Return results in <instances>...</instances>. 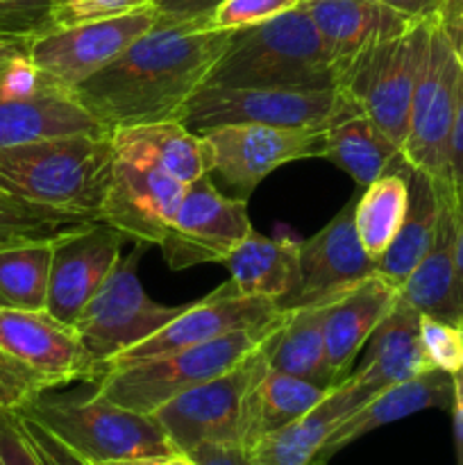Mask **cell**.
I'll return each mask as SVG.
<instances>
[{
    "instance_id": "cell-5",
    "label": "cell",
    "mask_w": 463,
    "mask_h": 465,
    "mask_svg": "<svg viewBox=\"0 0 463 465\" xmlns=\"http://www.w3.org/2000/svg\"><path fill=\"white\" fill-rule=\"evenodd\" d=\"M73 381L98 384L75 327L45 309L0 312V407L18 409Z\"/></svg>"
},
{
    "instance_id": "cell-40",
    "label": "cell",
    "mask_w": 463,
    "mask_h": 465,
    "mask_svg": "<svg viewBox=\"0 0 463 465\" xmlns=\"http://www.w3.org/2000/svg\"><path fill=\"white\" fill-rule=\"evenodd\" d=\"M225 0H153L150 7L157 14V21L184 23L198 18H212Z\"/></svg>"
},
{
    "instance_id": "cell-23",
    "label": "cell",
    "mask_w": 463,
    "mask_h": 465,
    "mask_svg": "<svg viewBox=\"0 0 463 465\" xmlns=\"http://www.w3.org/2000/svg\"><path fill=\"white\" fill-rule=\"evenodd\" d=\"M452 400L454 377L449 372L438 371V368L425 372V375L411 377V380L389 386L336 427L316 461H330L336 452L348 448L354 440L363 439L366 434L390 425V422L413 416L418 411L452 409Z\"/></svg>"
},
{
    "instance_id": "cell-20",
    "label": "cell",
    "mask_w": 463,
    "mask_h": 465,
    "mask_svg": "<svg viewBox=\"0 0 463 465\" xmlns=\"http://www.w3.org/2000/svg\"><path fill=\"white\" fill-rule=\"evenodd\" d=\"M440 213L434 241L404 282L399 298L422 316L463 325V275L457 257V195L449 182H438Z\"/></svg>"
},
{
    "instance_id": "cell-15",
    "label": "cell",
    "mask_w": 463,
    "mask_h": 465,
    "mask_svg": "<svg viewBox=\"0 0 463 465\" xmlns=\"http://www.w3.org/2000/svg\"><path fill=\"white\" fill-rule=\"evenodd\" d=\"M252 232L248 200L225 198L209 175L186 184L171 230L159 243L172 271L222 263V259Z\"/></svg>"
},
{
    "instance_id": "cell-32",
    "label": "cell",
    "mask_w": 463,
    "mask_h": 465,
    "mask_svg": "<svg viewBox=\"0 0 463 465\" xmlns=\"http://www.w3.org/2000/svg\"><path fill=\"white\" fill-rule=\"evenodd\" d=\"M399 157V154H398ZM393 159L389 171L366 186L357 200L354 209V225L361 245L370 257L379 259L399 232L409 204V186L402 171Z\"/></svg>"
},
{
    "instance_id": "cell-18",
    "label": "cell",
    "mask_w": 463,
    "mask_h": 465,
    "mask_svg": "<svg viewBox=\"0 0 463 465\" xmlns=\"http://www.w3.org/2000/svg\"><path fill=\"white\" fill-rule=\"evenodd\" d=\"M123 241L125 236L104 221L59 232L53 239L45 312L75 327L80 313L121 262Z\"/></svg>"
},
{
    "instance_id": "cell-26",
    "label": "cell",
    "mask_w": 463,
    "mask_h": 465,
    "mask_svg": "<svg viewBox=\"0 0 463 465\" xmlns=\"http://www.w3.org/2000/svg\"><path fill=\"white\" fill-rule=\"evenodd\" d=\"M113 154L153 163L182 184L212 173V157L202 134L191 132L180 121H159L121 127L112 132Z\"/></svg>"
},
{
    "instance_id": "cell-46",
    "label": "cell",
    "mask_w": 463,
    "mask_h": 465,
    "mask_svg": "<svg viewBox=\"0 0 463 465\" xmlns=\"http://www.w3.org/2000/svg\"><path fill=\"white\" fill-rule=\"evenodd\" d=\"M454 400H452V420H454V450H457V465H463V368L454 372Z\"/></svg>"
},
{
    "instance_id": "cell-43",
    "label": "cell",
    "mask_w": 463,
    "mask_h": 465,
    "mask_svg": "<svg viewBox=\"0 0 463 465\" xmlns=\"http://www.w3.org/2000/svg\"><path fill=\"white\" fill-rule=\"evenodd\" d=\"M449 182L454 189L463 186V68L458 80V103L454 116L452 134H449Z\"/></svg>"
},
{
    "instance_id": "cell-2",
    "label": "cell",
    "mask_w": 463,
    "mask_h": 465,
    "mask_svg": "<svg viewBox=\"0 0 463 465\" xmlns=\"http://www.w3.org/2000/svg\"><path fill=\"white\" fill-rule=\"evenodd\" d=\"M112 134H73L0 150V193L71 225L100 221Z\"/></svg>"
},
{
    "instance_id": "cell-45",
    "label": "cell",
    "mask_w": 463,
    "mask_h": 465,
    "mask_svg": "<svg viewBox=\"0 0 463 465\" xmlns=\"http://www.w3.org/2000/svg\"><path fill=\"white\" fill-rule=\"evenodd\" d=\"M377 3L407 14L409 18H416V21H429V18H436L443 0H377Z\"/></svg>"
},
{
    "instance_id": "cell-12",
    "label": "cell",
    "mask_w": 463,
    "mask_h": 465,
    "mask_svg": "<svg viewBox=\"0 0 463 465\" xmlns=\"http://www.w3.org/2000/svg\"><path fill=\"white\" fill-rule=\"evenodd\" d=\"M157 23L153 7L103 21L53 27L30 41V64L57 89L73 91L130 48Z\"/></svg>"
},
{
    "instance_id": "cell-3",
    "label": "cell",
    "mask_w": 463,
    "mask_h": 465,
    "mask_svg": "<svg viewBox=\"0 0 463 465\" xmlns=\"http://www.w3.org/2000/svg\"><path fill=\"white\" fill-rule=\"evenodd\" d=\"M207 86L254 89H336L339 71L307 9L300 7L232 30L225 53L209 71Z\"/></svg>"
},
{
    "instance_id": "cell-38",
    "label": "cell",
    "mask_w": 463,
    "mask_h": 465,
    "mask_svg": "<svg viewBox=\"0 0 463 465\" xmlns=\"http://www.w3.org/2000/svg\"><path fill=\"white\" fill-rule=\"evenodd\" d=\"M53 30L50 0H0V36L34 39Z\"/></svg>"
},
{
    "instance_id": "cell-47",
    "label": "cell",
    "mask_w": 463,
    "mask_h": 465,
    "mask_svg": "<svg viewBox=\"0 0 463 465\" xmlns=\"http://www.w3.org/2000/svg\"><path fill=\"white\" fill-rule=\"evenodd\" d=\"M454 195H457V257L463 275V186L454 189Z\"/></svg>"
},
{
    "instance_id": "cell-10",
    "label": "cell",
    "mask_w": 463,
    "mask_h": 465,
    "mask_svg": "<svg viewBox=\"0 0 463 465\" xmlns=\"http://www.w3.org/2000/svg\"><path fill=\"white\" fill-rule=\"evenodd\" d=\"M266 368L263 341L234 368L168 400L150 416L162 425L172 448L182 454L204 443H241L245 395Z\"/></svg>"
},
{
    "instance_id": "cell-34",
    "label": "cell",
    "mask_w": 463,
    "mask_h": 465,
    "mask_svg": "<svg viewBox=\"0 0 463 465\" xmlns=\"http://www.w3.org/2000/svg\"><path fill=\"white\" fill-rule=\"evenodd\" d=\"M71 223L14 200H0V248L54 239Z\"/></svg>"
},
{
    "instance_id": "cell-42",
    "label": "cell",
    "mask_w": 463,
    "mask_h": 465,
    "mask_svg": "<svg viewBox=\"0 0 463 465\" xmlns=\"http://www.w3.org/2000/svg\"><path fill=\"white\" fill-rule=\"evenodd\" d=\"M436 23L443 30L458 66L463 68V0H443L436 14Z\"/></svg>"
},
{
    "instance_id": "cell-16",
    "label": "cell",
    "mask_w": 463,
    "mask_h": 465,
    "mask_svg": "<svg viewBox=\"0 0 463 465\" xmlns=\"http://www.w3.org/2000/svg\"><path fill=\"white\" fill-rule=\"evenodd\" d=\"M202 139L212 157V173L245 200L284 163L325 157V132L313 130L221 125L202 132Z\"/></svg>"
},
{
    "instance_id": "cell-35",
    "label": "cell",
    "mask_w": 463,
    "mask_h": 465,
    "mask_svg": "<svg viewBox=\"0 0 463 465\" xmlns=\"http://www.w3.org/2000/svg\"><path fill=\"white\" fill-rule=\"evenodd\" d=\"M150 3L153 0H50V21L53 27H71L139 12Z\"/></svg>"
},
{
    "instance_id": "cell-39",
    "label": "cell",
    "mask_w": 463,
    "mask_h": 465,
    "mask_svg": "<svg viewBox=\"0 0 463 465\" xmlns=\"http://www.w3.org/2000/svg\"><path fill=\"white\" fill-rule=\"evenodd\" d=\"M0 463L3 465H48L32 445L21 416L14 409L0 407Z\"/></svg>"
},
{
    "instance_id": "cell-13",
    "label": "cell",
    "mask_w": 463,
    "mask_h": 465,
    "mask_svg": "<svg viewBox=\"0 0 463 465\" xmlns=\"http://www.w3.org/2000/svg\"><path fill=\"white\" fill-rule=\"evenodd\" d=\"M286 318H289V313L280 312L275 300L241 295L230 280L218 286L207 298L189 304L180 316L172 318L157 334L136 343L127 352L118 354L107 366V372L116 371V368L134 366L145 359L162 357V354L175 352V350L209 343V341L232 334V331L272 330V327H280Z\"/></svg>"
},
{
    "instance_id": "cell-36",
    "label": "cell",
    "mask_w": 463,
    "mask_h": 465,
    "mask_svg": "<svg viewBox=\"0 0 463 465\" xmlns=\"http://www.w3.org/2000/svg\"><path fill=\"white\" fill-rule=\"evenodd\" d=\"M304 0H225L209 18L213 30H241L272 21L291 9L300 7Z\"/></svg>"
},
{
    "instance_id": "cell-24",
    "label": "cell",
    "mask_w": 463,
    "mask_h": 465,
    "mask_svg": "<svg viewBox=\"0 0 463 465\" xmlns=\"http://www.w3.org/2000/svg\"><path fill=\"white\" fill-rule=\"evenodd\" d=\"M422 313L399 298L368 339L361 366L350 377L372 393L434 371L420 334Z\"/></svg>"
},
{
    "instance_id": "cell-27",
    "label": "cell",
    "mask_w": 463,
    "mask_h": 465,
    "mask_svg": "<svg viewBox=\"0 0 463 465\" xmlns=\"http://www.w3.org/2000/svg\"><path fill=\"white\" fill-rule=\"evenodd\" d=\"M398 166L402 171L404 180H407L409 204L402 227L395 234V239L390 241L386 252L377 259V275H381L389 284L402 291L404 282L409 280L413 268L425 257L431 241H434L440 200L436 180H431L427 173L409 166L402 157H398Z\"/></svg>"
},
{
    "instance_id": "cell-25",
    "label": "cell",
    "mask_w": 463,
    "mask_h": 465,
    "mask_svg": "<svg viewBox=\"0 0 463 465\" xmlns=\"http://www.w3.org/2000/svg\"><path fill=\"white\" fill-rule=\"evenodd\" d=\"M398 300L399 291L375 272L327 304L325 345L339 384L348 380L359 350L368 343L372 331L389 316Z\"/></svg>"
},
{
    "instance_id": "cell-9",
    "label": "cell",
    "mask_w": 463,
    "mask_h": 465,
    "mask_svg": "<svg viewBox=\"0 0 463 465\" xmlns=\"http://www.w3.org/2000/svg\"><path fill=\"white\" fill-rule=\"evenodd\" d=\"M431 21L434 18L416 23L398 39L366 50L340 80V89L399 150L409 132L413 94L425 64Z\"/></svg>"
},
{
    "instance_id": "cell-21",
    "label": "cell",
    "mask_w": 463,
    "mask_h": 465,
    "mask_svg": "<svg viewBox=\"0 0 463 465\" xmlns=\"http://www.w3.org/2000/svg\"><path fill=\"white\" fill-rule=\"evenodd\" d=\"M302 7L334 59L339 86L345 71L366 50L398 39L420 23L377 0H304Z\"/></svg>"
},
{
    "instance_id": "cell-44",
    "label": "cell",
    "mask_w": 463,
    "mask_h": 465,
    "mask_svg": "<svg viewBox=\"0 0 463 465\" xmlns=\"http://www.w3.org/2000/svg\"><path fill=\"white\" fill-rule=\"evenodd\" d=\"M32 39H14V36H0V82L16 71L23 62L30 59Z\"/></svg>"
},
{
    "instance_id": "cell-52",
    "label": "cell",
    "mask_w": 463,
    "mask_h": 465,
    "mask_svg": "<svg viewBox=\"0 0 463 465\" xmlns=\"http://www.w3.org/2000/svg\"><path fill=\"white\" fill-rule=\"evenodd\" d=\"M0 465H3V463H0Z\"/></svg>"
},
{
    "instance_id": "cell-19",
    "label": "cell",
    "mask_w": 463,
    "mask_h": 465,
    "mask_svg": "<svg viewBox=\"0 0 463 465\" xmlns=\"http://www.w3.org/2000/svg\"><path fill=\"white\" fill-rule=\"evenodd\" d=\"M186 184L162 168L113 154L100 221L139 243H162L180 209Z\"/></svg>"
},
{
    "instance_id": "cell-11",
    "label": "cell",
    "mask_w": 463,
    "mask_h": 465,
    "mask_svg": "<svg viewBox=\"0 0 463 465\" xmlns=\"http://www.w3.org/2000/svg\"><path fill=\"white\" fill-rule=\"evenodd\" d=\"M458 80L461 66L434 18L399 157L438 182H449V134L457 116Z\"/></svg>"
},
{
    "instance_id": "cell-8",
    "label": "cell",
    "mask_w": 463,
    "mask_h": 465,
    "mask_svg": "<svg viewBox=\"0 0 463 465\" xmlns=\"http://www.w3.org/2000/svg\"><path fill=\"white\" fill-rule=\"evenodd\" d=\"M143 250L136 248L116 263L112 275L104 280L75 322L77 336L84 348L86 361L94 371L95 381L107 372V366L141 341L157 334L163 325L180 316L189 304H159L145 293L136 263Z\"/></svg>"
},
{
    "instance_id": "cell-29",
    "label": "cell",
    "mask_w": 463,
    "mask_h": 465,
    "mask_svg": "<svg viewBox=\"0 0 463 465\" xmlns=\"http://www.w3.org/2000/svg\"><path fill=\"white\" fill-rule=\"evenodd\" d=\"M327 304L289 312L284 325L266 339L268 368L300 377L322 389L339 386L325 345Z\"/></svg>"
},
{
    "instance_id": "cell-1",
    "label": "cell",
    "mask_w": 463,
    "mask_h": 465,
    "mask_svg": "<svg viewBox=\"0 0 463 465\" xmlns=\"http://www.w3.org/2000/svg\"><path fill=\"white\" fill-rule=\"evenodd\" d=\"M230 39L232 30H213L209 18L157 21L73 95L109 134L121 127L180 121L186 100L204 84Z\"/></svg>"
},
{
    "instance_id": "cell-7",
    "label": "cell",
    "mask_w": 463,
    "mask_h": 465,
    "mask_svg": "<svg viewBox=\"0 0 463 465\" xmlns=\"http://www.w3.org/2000/svg\"><path fill=\"white\" fill-rule=\"evenodd\" d=\"M275 330L277 327L232 331L209 343L145 359L134 366L116 368L98 381V393L118 407L150 416L168 400L234 368Z\"/></svg>"
},
{
    "instance_id": "cell-30",
    "label": "cell",
    "mask_w": 463,
    "mask_h": 465,
    "mask_svg": "<svg viewBox=\"0 0 463 465\" xmlns=\"http://www.w3.org/2000/svg\"><path fill=\"white\" fill-rule=\"evenodd\" d=\"M232 284L241 295L280 300L298 280V243L291 239H266L250 232L225 259Z\"/></svg>"
},
{
    "instance_id": "cell-50",
    "label": "cell",
    "mask_w": 463,
    "mask_h": 465,
    "mask_svg": "<svg viewBox=\"0 0 463 465\" xmlns=\"http://www.w3.org/2000/svg\"><path fill=\"white\" fill-rule=\"evenodd\" d=\"M311 465H327V461H313Z\"/></svg>"
},
{
    "instance_id": "cell-51",
    "label": "cell",
    "mask_w": 463,
    "mask_h": 465,
    "mask_svg": "<svg viewBox=\"0 0 463 465\" xmlns=\"http://www.w3.org/2000/svg\"><path fill=\"white\" fill-rule=\"evenodd\" d=\"M0 200H9V198L5 193H0ZM14 203H16V200H14Z\"/></svg>"
},
{
    "instance_id": "cell-4",
    "label": "cell",
    "mask_w": 463,
    "mask_h": 465,
    "mask_svg": "<svg viewBox=\"0 0 463 465\" xmlns=\"http://www.w3.org/2000/svg\"><path fill=\"white\" fill-rule=\"evenodd\" d=\"M14 411L44 427L86 463L163 459L177 452L153 416L109 402L98 393V384L91 395L45 391Z\"/></svg>"
},
{
    "instance_id": "cell-6",
    "label": "cell",
    "mask_w": 463,
    "mask_h": 465,
    "mask_svg": "<svg viewBox=\"0 0 463 465\" xmlns=\"http://www.w3.org/2000/svg\"><path fill=\"white\" fill-rule=\"evenodd\" d=\"M361 107L336 89H236L202 84L182 109L180 123L191 132L221 125H271L286 130L325 132L348 118L359 116Z\"/></svg>"
},
{
    "instance_id": "cell-48",
    "label": "cell",
    "mask_w": 463,
    "mask_h": 465,
    "mask_svg": "<svg viewBox=\"0 0 463 465\" xmlns=\"http://www.w3.org/2000/svg\"><path fill=\"white\" fill-rule=\"evenodd\" d=\"M154 463L157 465H195L191 461L189 454H182V452H175L171 454V457H163V459H154Z\"/></svg>"
},
{
    "instance_id": "cell-22",
    "label": "cell",
    "mask_w": 463,
    "mask_h": 465,
    "mask_svg": "<svg viewBox=\"0 0 463 465\" xmlns=\"http://www.w3.org/2000/svg\"><path fill=\"white\" fill-rule=\"evenodd\" d=\"M375 395L354 377H348L311 411L257 440L248 450L250 457L254 465H311L336 427Z\"/></svg>"
},
{
    "instance_id": "cell-41",
    "label": "cell",
    "mask_w": 463,
    "mask_h": 465,
    "mask_svg": "<svg viewBox=\"0 0 463 465\" xmlns=\"http://www.w3.org/2000/svg\"><path fill=\"white\" fill-rule=\"evenodd\" d=\"M186 454L195 465H254L241 443H204Z\"/></svg>"
},
{
    "instance_id": "cell-17",
    "label": "cell",
    "mask_w": 463,
    "mask_h": 465,
    "mask_svg": "<svg viewBox=\"0 0 463 465\" xmlns=\"http://www.w3.org/2000/svg\"><path fill=\"white\" fill-rule=\"evenodd\" d=\"M103 132L75 95L39 77L30 59L0 82V150Z\"/></svg>"
},
{
    "instance_id": "cell-49",
    "label": "cell",
    "mask_w": 463,
    "mask_h": 465,
    "mask_svg": "<svg viewBox=\"0 0 463 465\" xmlns=\"http://www.w3.org/2000/svg\"><path fill=\"white\" fill-rule=\"evenodd\" d=\"M89 465H157L154 459H127V461H103V463H89Z\"/></svg>"
},
{
    "instance_id": "cell-37",
    "label": "cell",
    "mask_w": 463,
    "mask_h": 465,
    "mask_svg": "<svg viewBox=\"0 0 463 465\" xmlns=\"http://www.w3.org/2000/svg\"><path fill=\"white\" fill-rule=\"evenodd\" d=\"M422 343H425L427 354L431 363L438 371L458 372L463 368V325L438 321V318L422 316L420 321Z\"/></svg>"
},
{
    "instance_id": "cell-33",
    "label": "cell",
    "mask_w": 463,
    "mask_h": 465,
    "mask_svg": "<svg viewBox=\"0 0 463 465\" xmlns=\"http://www.w3.org/2000/svg\"><path fill=\"white\" fill-rule=\"evenodd\" d=\"M53 239L0 248V312H41L48 304Z\"/></svg>"
},
{
    "instance_id": "cell-28",
    "label": "cell",
    "mask_w": 463,
    "mask_h": 465,
    "mask_svg": "<svg viewBox=\"0 0 463 465\" xmlns=\"http://www.w3.org/2000/svg\"><path fill=\"white\" fill-rule=\"evenodd\" d=\"M331 389L300 377L266 368L250 386L241 416V445L252 448L257 440L302 418L327 398Z\"/></svg>"
},
{
    "instance_id": "cell-31",
    "label": "cell",
    "mask_w": 463,
    "mask_h": 465,
    "mask_svg": "<svg viewBox=\"0 0 463 465\" xmlns=\"http://www.w3.org/2000/svg\"><path fill=\"white\" fill-rule=\"evenodd\" d=\"M398 154V145L390 143L366 114L325 130V159L343 168L361 189L379 180Z\"/></svg>"
},
{
    "instance_id": "cell-14",
    "label": "cell",
    "mask_w": 463,
    "mask_h": 465,
    "mask_svg": "<svg viewBox=\"0 0 463 465\" xmlns=\"http://www.w3.org/2000/svg\"><path fill=\"white\" fill-rule=\"evenodd\" d=\"M359 193L307 241L298 243V280L277 300L284 313L304 307L330 304L352 286L377 272V259L366 252L354 225Z\"/></svg>"
}]
</instances>
